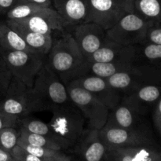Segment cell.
Instances as JSON below:
<instances>
[{"label": "cell", "mask_w": 161, "mask_h": 161, "mask_svg": "<svg viewBox=\"0 0 161 161\" xmlns=\"http://www.w3.org/2000/svg\"><path fill=\"white\" fill-rule=\"evenodd\" d=\"M46 63L66 86L89 74L90 62L69 31L53 39L51 49L46 57Z\"/></svg>", "instance_id": "1"}, {"label": "cell", "mask_w": 161, "mask_h": 161, "mask_svg": "<svg viewBox=\"0 0 161 161\" xmlns=\"http://www.w3.org/2000/svg\"><path fill=\"white\" fill-rule=\"evenodd\" d=\"M49 123L56 142L63 149H73L80 139L86 124L81 112L73 103L51 112Z\"/></svg>", "instance_id": "2"}, {"label": "cell", "mask_w": 161, "mask_h": 161, "mask_svg": "<svg viewBox=\"0 0 161 161\" xmlns=\"http://www.w3.org/2000/svg\"><path fill=\"white\" fill-rule=\"evenodd\" d=\"M0 110L23 118L31 113L46 111L47 108L34 88L12 77L0 102Z\"/></svg>", "instance_id": "3"}, {"label": "cell", "mask_w": 161, "mask_h": 161, "mask_svg": "<svg viewBox=\"0 0 161 161\" xmlns=\"http://www.w3.org/2000/svg\"><path fill=\"white\" fill-rule=\"evenodd\" d=\"M33 88L50 112L72 103L67 86L49 68L46 61L35 80Z\"/></svg>", "instance_id": "4"}, {"label": "cell", "mask_w": 161, "mask_h": 161, "mask_svg": "<svg viewBox=\"0 0 161 161\" xmlns=\"http://www.w3.org/2000/svg\"><path fill=\"white\" fill-rule=\"evenodd\" d=\"M1 55L12 77L33 87L35 80L45 63L46 57L24 50H3Z\"/></svg>", "instance_id": "5"}, {"label": "cell", "mask_w": 161, "mask_h": 161, "mask_svg": "<svg viewBox=\"0 0 161 161\" xmlns=\"http://www.w3.org/2000/svg\"><path fill=\"white\" fill-rule=\"evenodd\" d=\"M106 80L123 96L146 85L161 84V70L134 62L127 70L114 74Z\"/></svg>", "instance_id": "6"}, {"label": "cell", "mask_w": 161, "mask_h": 161, "mask_svg": "<svg viewBox=\"0 0 161 161\" xmlns=\"http://www.w3.org/2000/svg\"><path fill=\"white\" fill-rule=\"evenodd\" d=\"M67 90L71 101L84 117L88 128L100 130L107 122L108 108L95 96L83 88L68 84Z\"/></svg>", "instance_id": "7"}, {"label": "cell", "mask_w": 161, "mask_h": 161, "mask_svg": "<svg viewBox=\"0 0 161 161\" xmlns=\"http://www.w3.org/2000/svg\"><path fill=\"white\" fill-rule=\"evenodd\" d=\"M152 25L132 11L124 14L117 23L106 30V36L121 46H135L144 41L146 31Z\"/></svg>", "instance_id": "8"}, {"label": "cell", "mask_w": 161, "mask_h": 161, "mask_svg": "<svg viewBox=\"0 0 161 161\" xmlns=\"http://www.w3.org/2000/svg\"><path fill=\"white\" fill-rule=\"evenodd\" d=\"M5 20L8 23L21 27L28 31L50 35L53 36V39L54 35L58 36L67 31V28L64 20L53 9V6L43 7L39 12L25 19Z\"/></svg>", "instance_id": "9"}, {"label": "cell", "mask_w": 161, "mask_h": 161, "mask_svg": "<svg viewBox=\"0 0 161 161\" xmlns=\"http://www.w3.org/2000/svg\"><path fill=\"white\" fill-rule=\"evenodd\" d=\"M99 134L108 149L156 145L148 128L127 129L105 125Z\"/></svg>", "instance_id": "10"}, {"label": "cell", "mask_w": 161, "mask_h": 161, "mask_svg": "<svg viewBox=\"0 0 161 161\" xmlns=\"http://www.w3.org/2000/svg\"><path fill=\"white\" fill-rule=\"evenodd\" d=\"M86 59L97 51L106 40V30L94 22H83L69 29Z\"/></svg>", "instance_id": "11"}, {"label": "cell", "mask_w": 161, "mask_h": 161, "mask_svg": "<svg viewBox=\"0 0 161 161\" xmlns=\"http://www.w3.org/2000/svg\"><path fill=\"white\" fill-rule=\"evenodd\" d=\"M69 84L78 86L91 92L100 100L108 110L114 108L121 102V94L108 83L106 79L87 74L74 80Z\"/></svg>", "instance_id": "12"}, {"label": "cell", "mask_w": 161, "mask_h": 161, "mask_svg": "<svg viewBox=\"0 0 161 161\" xmlns=\"http://www.w3.org/2000/svg\"><path fill=\"white\" fill-rule=\"evenodd\" d=\"M86 22L97 24L105 30L109 29L125 14L113 0H86Z\"/></svg>", "instance_id": "13"}, {"label": "cell", "mask_w": 161, "mask_h": 161, "mask_svg": "<svg viewBox=\"0 0 161 161\" xmlns=\"http://www.w3.org/2000/svg\"><path fill=\"white\" fill-rule=\"evenodd\" d=\"M73 149L83 161H104L108 149L102 141L98 130L86 127Z\"/></svg>", "instance_id": "14"}, {"label": "cell", "mask_w": 161, "mask_h": 161, "mask_svg": "<svg viewBox=\"0 0 161 161\" xmlns=\"http://www.w3.org/2000/svg\"><path fill=\"white\" fill-rule=\"evenodd\" d=\"M160 97L161 84H149L123 95L121 102L139 114L146 116Z\"/></svg>", "instance_id": "15"}, {"label": "cell", "mask_w": 161, "mask_h": 161, "mask_svg": "<svg viewBox=\"0 0 161 161\" xmlns=\"http://www.w3.org/2000/svg\"><path fill=\"white\" fill-rule=\"evenodd\" d=\"M104 161H161V149L157 145L108 149Z\"/></svg>", "instance_id": "16"}, {"label": "cell", "mask_w": 161, "mask_h": 161, "mask_svg": "<svg viewBox=\"0 0 161 161\" xmlns=\"http://www.w3.org/2000/svg\"><path fill=\"white\" fill-rule=\"evenodd\" d=\"M90 63L135 61V46L124 47L107 38L102 47L89 58Z\"/></svg>", "instance_id": "17"}, {"label": "cell", "mask_w": 161, "mask_h": 161, "mask_svg": "<svg viewBox=\"0 0 161 161\" xmlns=\"http://www.w3.org/2000/svg\"><path fill=\"white\" fill-rule=\"evenodd\" d=\"M52 6L64 20L67 31L75 25L86 22V0H52Z\"/></svg>", "instance_id": "18"}, {"label": "cell", "mask_w": 161, "mask_h": 161, "mask_svg": "<svg viewBox=\"0 0 161 161\" xmlns=\"http://www.w3.org/2000/svg\"><path fill=\"white\" fill-rule=\"evenodd\" d=\"M105 125L127 129L148 128L145 123V116L138 113L122 102L109 110Z\"/></svg>", "instance_id": "19"}, {"label": "cell", "mask_w": 161, "mask_h": 161, "mask_svg": "<svg viewBox=\"0 0 161 161\" xmlns=\"http://www.w3.org/2000/svg\"><path fill=\"white\" fill-rule=\"evenodd\" d=\"M11 28L15 30L22 38L26 45L36 53H39L47 57L51 49L53 42V37L50 35L41 34L35 31H28L21 27L6 22Z\"/></svg>", "instance_id": "20"}, {"label": "cell", "mask_w": 161, "mask_h": 161, "mask_svg": "<svg viewBox=\"0 0 161 161\" xmlns=\"http://www.w3.org/2000/svg\"><path fill=\"white\" fill-rule=\"evenodd\" d=\"M135 61L161 70V45L143 42L135 46Z\"/></svg>", "instance_id": "21"}, {"label": "cell", "mask_w": 161, "mask_h": 161, "mask_svg": "<svg viewBox=\"0 0 161 161\" xmlns=\"http://www.w3.org/2000/svg\"><path fill=\"white\" fill-rule=\"evenodd\" d=\"M0 47L2 51L24 50V51L36 53L26 45L20 35L15 30L13 29L6 23V20L4 21L0 20Z\"/></svg>", "instance_id": "22"}, {"label": "cell", "mask_w": 161, "mask_h": 161, "mask_svg": "<svg viewBox=\"0 0 161 161\" xmlns=\"http://www.w3.org/2000/svg\"><path fill=\"white\" fill-rule=\"evenodd\" d=\"M134 12L151 23H161V0H135Z\"/></svg>", "instance_id": "23"}, {"label": "cell", "mask_w": 161, "mask_h": 161, "mask_svg": "<svg viewBox=\"0 0 161 161\" xmlns=\"http://www.w3.org/2000/svg\"><path fill=\"white\" fill-rule=\"evenodd\" d=\"M134 62L113 61V62L90 63L89 74L107 79L114 74L127 70Z\"/></svg>", "instance_id": "24"}, {"label": "cell", "mask_w": 161, "mask_h": 161, "mask_svg": "<svg viewBox=\"0 0 161 161\" xmlns=\"http://www.w3.org/2000/svg\"><path fill=\"white\" fill-rule=\"evenodd\" d=\"M18 129L26 130V131L31 132V133L43 135V136L48 137L56 142L49 124H47V123L36 119L34 117H30L29 116H28L21 118Z\"/></svg>", "instance_id": "25"}, {"label": "cell", "mask_w": 161, "mask_h": 161, "mask_svg": "<svg viewBox=\"0 0 161 161\" xmlns=\"http://www.w3.org/2000/svg\"><path fill=\"white\" fill-rule=\"evenodd\" d=\"M20 130V135H19L17 142H21L27 143V144L31 145V146H39V147L62 151L61 146L56 142H54L48 137L31 133V132L26 131V130Z\"/></svg>", "instance_id": "26"}, {"label": "cell", "mask_w": 161, "mask_h": 161, "mask_svg": "<svg viewBox=\"0 0 161 161\" xmlns=\"http://www.w3.org/2000/svg\"><path fill=\"white\" fill-rule=\"evenodd\" d=\"M45 6H39L32 3L28 2H20L14 6L7 14L5 17L7 20H21L28 17H31L33 14L39 12L40 9Z\"/></svg>", "instance_id": "27"}, {"label": "cell", "mask_w": 161, "mask_h": 161, "mask_svg": "<svg viewBox=\"0 0 161 161\" xmlns=\"http://www.w3.org/2000/svg\"><path fill=\"white\" fill-rule=\"evenodd\" d=\"M20 130L14 127H6L0 130V148L10 153L17 145Z\"/></svg>", "instance_id": "28"}, {"label": "cell", "mask_w": 161, "mask_h": 161, "mask_svg": "<svg viewBox=\"0 0 161 161\" xmlns=\"http://www.w3.org/2000/svg\"><path fill=\"white\" fill-rule=\"evenodd\" d=\"M17 146H19L22 149H25L28 153L36 156V157H40V158H49V157H53V156L57 155L60 151H61L31 146V145L21 142H17Z\"/></svg>", "instance_id": "29"}, {"label": "cell", "mask_w": 161, "mask_h": 161, "mask_svg": "<svg viewBox=\"0 0 161 161\" xmlns=\"http://www.w3.org/2000/svg\"><path fill=\"white\" fill-rule=\"evenodd\" d=\"M143 42L161 45V23L153 24L148 28Z\"/></svg>", "instance_id": "30"}, {"label": "cell", "mask_w": 161, "mask_h": 161, "mask_svg": "<svg viewBox=\"0 0 161 161\" xmlns=\"http://www.w3.org/2000/svg\"><path fill=\"white\" fill-rule=\"evenodd\" d=\"M21 118L0 110V130L6 127L19 128Z\"/></svg>", "instance_id": "31"}, {"label": "cell", "mask_w": 161, "mask_h": 161, "mask_svg": "<svg viewBox=\"0 0 161 161\" xmlns=\"http://www.w3.org/2000/svg\"><path fill=\"white\" fill-rule=\"evenodd\" d=\"M10 154L14 158L19 161H47V160L50 158V157L49 158H40V157L31 155L17 145L14 148Z\"/></svg>", "instance_id": "32"}, {"label": "cell", "mask_w": 161, "mask_h": 161, "mask_svg": "<svg viewBox=\"0 0 161 161\" xmlns=\"http://www.w3.org/2000/svg\"><path fill=\"white\" fill-rule=\"evenodd\" d=\"M12 79V75L6 67L4 61L0 63V91L5 94L9 83Z\"/></svg>", "instance_id": "33"}, {"label": "cell", "mask_w": 161, "mask_h": 161, "mask_svg": "<svg viewBox=\"0 0 161 161\" xmlns=\"http://www.w3.org/2000/svg\"><path fill=\"white\" fill-rule=\"evenodd\" d=\"M153 120L156 129L161 136V97L154 106Z\"/></svg>", "instance_id": "34"}, {"label": "cell", "mask_w": 161, "mask_h": 161, "mask_svg": "<svg viewBox=\"0 0 161 161\" xmlns=\"http://www.w3.org/2000/svg\"><path fill=\"white\" fill-rule=\"evenodd\" d=\"M23 2L21 0H0V16L6 14L17 3Z\"/></svg>", "instance_id": "35"}, {"label": "cell", "mask_w": 161, "mask_h": 161, "mask_svg": "<svg viewBox=\"0 0 161 161\" xmlns=\"http://www.w3.org/2000/svg\"><path fill=\"white\" fill-rule=\"evenodd\" d=\"M113 1L125 14L134 11L135 0H113Z\"/></svg>", "instance_id": "36"}, {"label": "cell", "mask_w": 161, "mask_h": 161, "mask_svg": "<svg viewBox=\"0 0 161 161\" xmlns=\"http://www.w3.org/2000/svg\"><path fill=\"white\" fill-rule=\"evenodd\" d=\"M47 161H72L71 158L66 154L63 153L62 151H60L57 155L50 157Z\"/></svg>", "instance_id": "37"}, {"label": "cell", "mask_w": 161, "mask_h": 161, "mask_svg": "<svg viewBox=\"0 0 161 161\" xmlns=\"http://www.w3.org/2000/svg\"><path fill=\"white\" fill-rule=\"evenodd\" d=\"M21 1L32 3H35V4L39 5V6H45V7L52 6V0H21Z\"/></svg>", "instance_id": "38"}, {"label": "cell", "mask_w": 161, "mask_h": 161, "mask_svg": "<svg viewBox=\"0 0 161 161\" xmlns=\"http://www.w3.org/2000/svg\"><path fill=\"white\" fill-rule=\"evenodd\" d=\"M13 157L9 153L6 152L0 148V161H11Z\"/></svg>", "instance_id": "39"}, {"label": "cell", "mask_w": 161, "mask_h": 161, "mask_svg": "<svg viewBox=\"0 0 161 161\" xmlns=\"http://www.w3.org/2000/svg\"><path fill=\"white\" fill-rule=\"evenodd\" d=\"M3 94V93L1 91H0V102H1V100H2V97H1V94Z\"/></svg>", "instance_id": "40"}, {"label": "cell", "mask_w": 161, "mask_h": 161, "mask_svg": "<svg viewBox=\"0 0 161 161\" xmlns=\"http://www.w3.org/2000/svg\"><path fill=\"white\" fill-rule=\"evenodd\" d=\"M3 61V58H2V56H1V55H0V63H1Z\"/></svg>", "instance_id": "41"}, {"label": "cell", "mask_w": 161, "mask_h": 161, "mask_svg": "<svg viewBox=\"0 0 161 161\" xmlns=\"http://www.w3.org/2000/svg\"><path fill=\"white\" fill-rule=\"evenodd\" d=\"M11 161H19V160H16L15 158H14V157H13V159H12V160Z\"/></svg>", "instance_id": "42"}, {"label": "cell", "mask_w": 161, "mask_h": 161, "mask_svg": "<svg viewBox=\"0 0 161 161\" xmlns=\"http://www.w3.org/2000/svg\"><path fill=\"white\" fill-rule=\"evenodd\" d=\"M1 53H2V49H1V47H0V55H1ZM2 56V55H1Z\"/></svg>", "instance_id": "43"}]
</instances>
